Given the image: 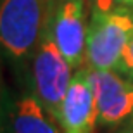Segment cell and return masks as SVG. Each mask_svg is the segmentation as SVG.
<instances>
[{"label":"cell","instance_id":"obj_2","mask_svg":"<svg viewBox=\"0 0 133 133\" xmlns=\"http://www.w3.org/2000/svg\"><path fill=\"white\" fill-rule=\"evenodd\" d=\"M133 33V9L118 5L111 10L94 9L87 31L85 62L90 69H116Z\"/></svg>","mask_w":133,"mask_h":133},{"label":"cell","instance_id":"obj_7","mask_svg":"<svg viewBox=\"0 0 133 133\" xmlns=\"http://www.w3.org/2000/svg\"><path fill=\"white\" fill-rule=\"evenodd\" d=\"M62 126L40 100L31 95H23L16 100L10 114V133H61Z\"/></svg>","mask_w":133,"mask_h":133},{"label":"cell","instance_id":"obj_3","mask_svg":"<svg viewBox=\"0 0 133 133\" xmlns=\"http://www.w3.org/2000/svg\"><path fill=\"white\" fill-rule=\"evenodd\" d=\"M71 71L73 68L69 66L68 59L62 55L45 26V31L33 52V64H31L33 95L54 118H57V121H59L61 102L73 78Z\"/></svg>","mask_w":133,"mask_h":133},{"label":"cell","instance_id":"obj_6","mask_svg":"<svg viewBox=\"0 0 133 133\" xmlns=\"http://www.w3.org/2000/svg\"><path fill=\"white\" fill-rule=\"evenodd\" d=\"M59 123L64 133H95L97 105L88 76V68L73 74L59 109Z\"/></svg>","mask_w":133,"mask_h":133},{"label":"cell","instance_id":"obj_11","mask_svg":"<svg viewBox=\"0 0 133 133\" xmlns=\"http://www.w3.org/2000/svg\"><path fill=\"white\" fill-rule=\"evenodd\" d=\"M121 5H126V7L133 9V0H123V2H121Z\"/></svg>","mask_w":133,"mask_h":133},{"label":"cell","instance_id":"obj_1","mask_svg":"<svg viewBox=\"0 0 133 133\" xmlns=\"http://www.w3.org/2000/svg\"><path fill=\"white\" fill-rule=\"evenodd\" d=\"M50 0H0V54L23 64L33 52L47 26Z\"/></svg>","mask_w":133,"mask_h":133},{"label":"cell","instance_id":"obj_4","mask_svg":"<svg viewBox=\"0 0 133 133\" xmlns=\"http://www.w3.org/2000/svg\"><path fill=\"white\" fill-rule=\"evenodd\" d=\"M47 30L69 66L81 68L87 47V17L83 0H50Z\"/></svg>","mask_w":133,"mask_h":133},{"label":"cell","instance_id":"obj_12","mask_svg":"<svg viewBox=\"0 0 133 133\" xmlns=\"http://www.w3.org/2000/svg\"><path fill=\"white\" fill-rule=\"evenodd\" d=\"M130 133H133V131H130Z\"/></svg>","mask_w":133,"mask_h":133},{"label":"cell","instance_id":"obj_8","mask_svg":"<svg viewBox=\"0 0 133 133\" xmlns=\"http://www.w3.org/2000/svg\"><path fill=\"white\" fill-rule=\"evenodd\" d=\"M118 73L128 76L130 79H133V33L130 36V40L126 42L123 49V54L119 57V62H118Z\"/></svg>","mask_w":133,"mask_h":133},{"label":"cell","instance_id":"obj_5","mask_svg":"<svg viewBox=\"0 0 133 133\" xmlns=\"http://www.w3.org/2000/svg\"><path fill=\"white\" fill-rule=\"evenodd\" d=\"M88 76L100 124H118L133 112V83L114 69H90Z\"/></svg>","mask_w":133,"mask_h":133},{"label":"cell","instance_id":"obj_10","mask_svg":"<svg viewBox=\"0 0 133 133\" xmlns=\"http://www.w3.org/2000/svg\"><path fill=\"white\" fill-rule=\"evenodd\" d=\"M0 124H2V78H0Z\"/></svg>","mask_w":133,"mask_h":133},{"label":"cell","instance_id":"obj_9","mask_svg":"<svg viewBox=\"0 0 133 133\" xmlns=\"http://www.w3.org/2000/svg\"><path fill=\"white\" fill-rule=\"evenodd\" d=\"M121 2L123 0H92L94 9H97V10H111L114 7L121 5Z\"/></svg>","mask_w":133,"mask_h":133}]
</instances>
